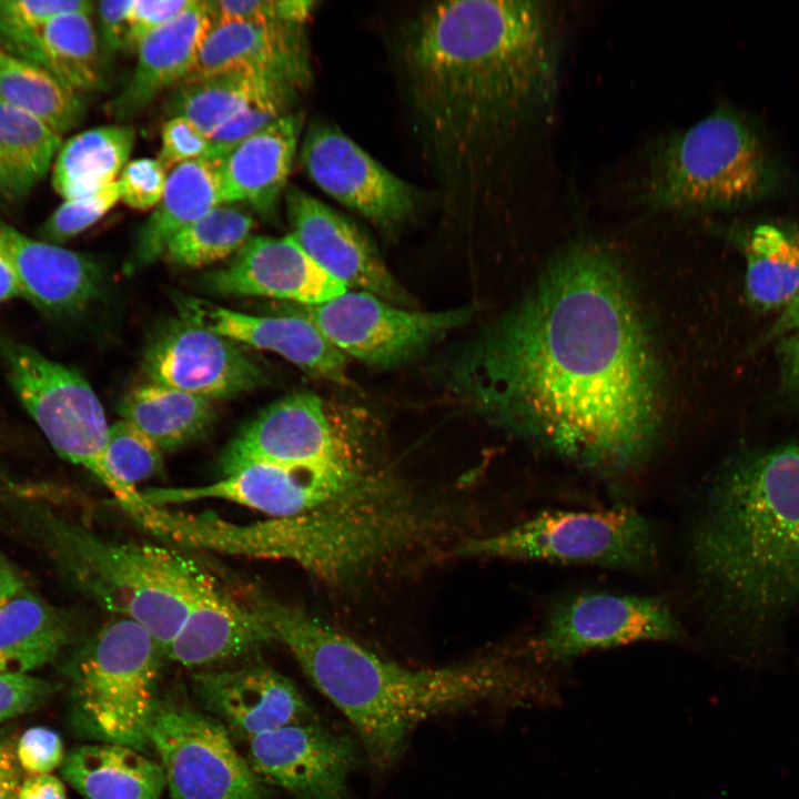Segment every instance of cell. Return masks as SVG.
Listing matches in <instances>:
<instances>
[{"label":"cell","mask_w":799,"mask_h":799,"mask_svg":"<svg viewBox=\"0 0 799 799\" xmlns=\"http://www.w3.org/2000/svg\"><path fill=\"white\" fill-rule=\"evenodd\" d=\"M445 382L492 425L604 481L637 472L661 439L654 338L621 264L596 244L560 253L458 350Z\"/></svg>","instance_id":"cell-1"},{"label":"cell","mask_w":799,"mask_h":799,"mask_svg":"<svg viewBox=\"0 0 799 799\" xmlns=\"http://www.w3.org/2000/svg\"><path fill=\"white\" fill-rule=\"evenodd\" d=\"M404 54L428 136L462 165L544 111L555 93L554 24L538 1L435 3L412 27Z\"/></svg>","instance_id":"cell-2"},{"label":"cell","mask_w":799,"mask_h":799,"mask_svg":"<svg viewBox=\"0 0 799 799\" xmlns=\"http://www.w3.org/2000/svg\"><path fill=\"white\" fill-rule=\"evenodd\" d=\"M710 627L763 660L799 605V444L747 449L714 475L689 538Z\"/></svg>","instance_id":"cell-3"},{"label":"cell","mask_w":799,"mask_h":799,"mask_svg":"<svg viewBox=\"0 0 799 799\" xmlns=\"http://www.w3.org/2000/svg\"><path fill=\"white\" fill-rule=\"evenodd\" d=\"M244 600L272 640L292 653L313 685L351 722L371 761L391 767L433 716L484 704L552 699L545 675L519 653H495L441 668L412 669L377 656L299 607L250 587Z\"/></svg>","instance_id":"cell-4"},{"label":"cell","mask_w":799,"mask_h":799,"mask_svg":"<svg viewBox=\"0 0 799 799\" xmlns=\"http://www.w3.org/2000/svg\"><path fill=\"white\" fill-rule=\"evenodd\" d=\"M414 519L400 498L346 503L249 524L156 507L149 530L200 549L291 560L327 581H341L407 542Z\"/></svg>","instance_id":"cell-5"},{"label":"cell","mask_w":799,"mask_h":799,"mask_svg":"<svg viewBox=\"0 0 799 799\" xmlns=\"http://www.w3.org/2000/svg\"><path fill=\"white\" fill-rule=\"evenodd\" d=\"M64 577L105 609L144 627L162 655L192 603L214 580L161 546L103 538L43 506L23 512Z\"/></svg>","instance_id":"cell-6"},{"label":"cell","mask_w":799,"mask_h":799,"mask_svg":"<svg viewBox=\"0 0 799 799\" xmlns=\"http://www.w3.org/2000/svg\"><path fill=\"white\" fill-rule=\"evenodd\" d=\"M783 172L754 122L728 104L657 142L639 186L651 211L744 209L777 194Z\"/></svg>","instance_id":"cell-7"},{"label":"cell","mask_w":799,"mask_h":799,"mask_svg":"<svg viewBox=\"0 0 799 799\" xmlns=\"http://www.w3.org/2000/svg\"><path fill=\"white\" fill-rule=\"evenodd\" d=\"M161 650L136 621L118 617L104 624L68 665L71 722L97 742L146 754L156 695Z\"/></svg>","instance_id":"cell-8"},{"label":"cell","mask_w":799,"mask_h":799,"mask_svg":"<svg viewBox=\"0 0 799 799\" xmlns=\"http://www.w3.org/2000/svg\"><path fill=\"white\" fill-rule=\"evenodd\" d=\"M368 423L357 409L311 392L287 395L265 407L227 445L224 475L265 464L355 485H378L366 463Z\"/></svg>","instance_id":"cell-9"},{"label":"cell","mask_w":799,"mask_h":799,"mask_svg":"<svg viewBox=\"0 0 799 799\" xmlns=\"http://www.w3.org/2000/svg\"><path fill=\"white\" fill-rule=\"evenodd\" d=\"M0 348L10 385L55 452L90 471L136 517L145 502L141 492L120 484L107 468L110 426L88 381L26 344L0 338Z\"/></svg>","instance_id":"cell-10"},{"label":"cell","mask_w":799,"mask_h":799,"mask_svg":"<svg viewBox=\"0 0 799 799\" xmlns=\"http://www.w3.org/2000/svg\"><path fill=\"white\" fill-rule=\"evenodd\" d=\"M462 556L587 564L640 572L657 559V535L630 508L549 510L512 528L469 539Z\"/></svg>","instance_id":"cell-11"},{"label":"cell","mask_w":799,"mask_h":799,"mask_svg":"<svg viewBox=\"0 0 799 799\" xmlns=\"http://www.w3.org/2000/svg\"><path fill=\"white\" fill-rule=\"evenodd\" d=\"M281 313L311 321L343 354L381 368L398 366L423 354L471 321V306L423 312L398 306L363 291L316 305L286 303Z\"/></svg>","instance_id":"cell-12"},{"label":"cell","mask_w":799,"mask_h":799,"mask_svg":"<svg viewBox=\"0 0 799 799\" xmlns=\"http://www.w3.org/2000/svg\"><path fill=\"white\" fill-rule=\"evenodd\" d=\"M148 737L171 799H267V787L215 718L175 701H158Z\"/></svg>","instance_id":"cell-13"},{"label":"cell","mask_w":799,"mask_h":799,"mask_svg":"<svg viewBox=\"0 0 799 799\" xmlns=\"http://www.w3.org/2000/svg\"><path fill=\"white\" fill-rule=\"evenodd\" d=\"M681 634L658 598L584 591L552 607L529 650L540 664L563 663L585 653L641 641H668Z\"/></svg>","instance_id":"cell-14"},{"label":"cell","mask_w":799,"mask_h":799,"mask_svg":"<svg viewBox=\"0 0 799 799\" xmlns=\"http://www.w3.org/2000/svg\"><path fill=\"white\" fill-rule=\"evenodd\" d=\"M309 178L342 205L383 231H393L417 212V189L374 160L336 125L309 124L301 146Z\"/></svg>","instance_id":"cell-15"},{"label":"cell","mask_w":799,"mask_h":799,"mask_svg":"<svg viewBox=\"0 0 799 799\" xmlns=\"http://www.w3.org/2000/svg\"><path fill=\"white\" fill-rule=\"evenodd\" d=\"M142 370L150 383L210 400L230 398L266 381L237 342L181 311L151 337Z\"/></svg>","instance_id":"cell-16"},{"label":"cell","mask_w":799,"mask_h":799,"mask_svg":"<svg viewBox=\"0 0 799 799\" xmlns=\"http://www.w3.org/2000/svg\"><path fill=\"white\" fill-rule=\"evenodd\" d=\"M246 760L267 787L295 799H350L347 781L358 761L356 742L315 719L260 734Z\"/></svg>","instance_id":"cell-17"},{"label":"cell","mask_w":799,"mask_h":799,"mask_svg":"<svg viewBox=\"0 0 799 799\" xmlns=\"http://www.w3.org/2000/svg\"><path fill=\"white\" fill-rule=\"evenodd\" d=\"M152 505L225 499L272 517H289L346 503H367L377 492L370 486L265 464L251 465L221 481L195 487L149 488L141 492Z\"/></svg>","instance_id":"cell-18"},{"label":"cell","mask_w":799,"mask_h":799,"mask_svg":"<svg viewBox=\"0 0 799 799\" xmlns=\"http://www.w3.org/2000/svg\"><path fill=\"white\" fill-rule=\"evenodd\" d=\"M283 195L291 235L318 266L348 290L406 309L414 305L371 240L348 218L294 185Z\"/></svg>","instance_id":"cell-19"},{"label":"cell","mask_w":799,"mask_h":799,"mask_svg":"<svg viewBox=\"0 0 799 799\" xmlns=\"http://www.w3.org/2000/svg\"><path fill=\"white\" fill-rule=\"evenodd\" d=\"M203 285L221 295L266 296L301 305L321 304L348 291L291 234L250 237L225 266L204 276Z\"/></svg>","instance_id":"cell-20"},{"label":"cell","mask_w":799,"mask_h":799,"mask_svg":"<svg viewBox=\"0 0 799 799\" xmlns=\"http://www.w3.org/2000/svg\"><path fill=\"white\" fill-rule=\"evenodd\" d=\"M225 72L263 77L302 92L312 73L304 26L212 23L196 63L184 80Z\"/></svg>","instance_id":"cell-21"},{"label":"cell","mask_w":799,"mask_h":799,"mask_svg":"<svg viewBox=\"0 0 799 799\" xmlns=\"http://www.w3.org/2000/svg\"><path fill=\"white\" fill-rule=\"evenodd\" d=\"M195 692L229 731L251 738L291 724L313 719L296 686L276 670L257 665L203 672L194 678Z\"/></svg>","instance_id":"cell-22"},{"label":"cell","mask_w":799,"mask_h":799,"mask_svg":"<svg viewBox=\"0 0 799 799\" xmlns=\"http://www.w3.org/2000/svg\"><path fill=\"white\" fill-rule=\"evenodd\" d=\"M181 311L237 343L281 355L309 375L340 386L353 384L347 356L303 316L281 312L273 316L252 315L196 300L184 302Z\"/></svg>","instance_id":"cell-23"},{"label":"cell","mask_w":799,"mask_h":799,"mask_svg":"<svg viewBox=\"0 0 799 799\" xmlns=\"http://www.w3.org/2000/svg\"><path fill=\"white\" fill-rule=\"evenodd\" d=\"M0 237L13 266L21 296L54 314H72L94 301L102 271L91 257L31 239L0 221Z\"/></svg>","instance_id":"cell-24"},{"label":"cell","mask_w":799,"mask_h":799,"mask_svg":"<svg viewBox=\"0 0 799 799\" xmlns=\"http://www.w3.org/2000/svg\"><path fill=\"white\" fill-rule=\"evenodd\" d=\"M211 26L205 1L194 0L174 20L146 36L135 50L131 78L109 104L111 115L130 120L161 92L181 83L192 72Z\"/></svg>","instance_id":"cell-25"},{"label":"cell","mask_w":799,"mask_h":799,"mask_svg":"<svg viewBox=\"0 0 799 799\" xmlns=\"http://www.w3.org/2000/svg\"><path fill=\"white\" fill-rule=\"evenodd\" d=\"M303 125V112L292 111L233 148L221 160L223 203H246L274 221Z\"/></svg>","instance_id":"cell-26"},{"label":"cell","mask_w":799,"mask_h":799,"mask_svg":"<svg viewBox=\"0 0 799 799\" xmlns=\"http://www.w3.org/2000/svg\"><path fill=\"white\" fill-rule=\"evenodd\" d=\"M271 640L257 617L213 581L192 603L164 655L194 667L243 656Z\"/></svg>","instance_id":"cell-27"},{"label":"cell","mask_w":799,"mask_h":799,"mask_svg":"<svg viewBox=\"0 0 799 799\" xmlns=\"http://www.w3.org/2000/svg\"><path fill=\"white\" fill-rule=\"evenodd\" d=\"M221 160H193L171 170L160 202L138 232L125 264L128 272L143 269L162 257L174 235L223 203Z\"/></svg>","instance_id":"cell-28"},{"label":"cell","mask_w":799,"mask_h":799,"mask_svg":"<svg viewBox=\"0 0 799 799\" xmlns=\"http://www.w3.org/2000/svg\"><path fill=\"white\" fill-rule=\"evenodd\" d=\"M60 770L85 799H160L166 787L159 762L118 744L73 748L65 754Z\"/></svg>","instance_id":"cell-29"},{"label":"cell","mask_w":799,"mask_h":799,"mask_svg":"<svg viewBox=\"0 0 799 799\" xmlns=\"http://www.w3.org/2000/svg\"><path fill=\"white\" fill-rule=\"evenodd\" d=\"M90 16L54 17L9 54L43 68L78 93L102 90L104 59Z\"/></svg>","instance_id":"cell-30"},{"label":"cell","mask_w":799,"mask_h":799,"mask_svg":"<svg viewBox=\"0 0 799 799\" xmlns=\"http://www.w3.org/2000/svg\"><path fill=\"white\" fill-rule=\"evenodd\" d=\"M736 233L746 260L745 294L758 312L783 309L799 291V225L759 223Z\"/></svg>","instance_id":"cell-31"},{"label":"cell","mask_w":799,"mask_h":799,"mask_svg":"<svg viewBox=\"0 0 799 799\" xmlns=\"http://www.w3.org/2000/svg\"><path fill=\"white\" fill-rule=\"evenodd\" d=\"M71 631L64 613L27 589L0 609V672L29 674L52 663Z\"/></svg>","instance_id":"cell-32"},{"label":"cell","mask_w":799,"mask_h":799,"mask_svg":"<svg viewBox=\"0 0 799 799\" xmlns=\"http://www.w3.org/2000/svg\"><path fill=\"white\" fill-rule=\"evenodd\" d=\"M135 131L112 124L82 131L59 149L52 164V186L71 200L99 192L112 183L128 163Z\"/></svg>","instance_id":"cell-33"},{"label":"cell","mask_w":799,"mask_h":799,"mask_svg":"<svg viewBox=\"0 0 799 799\" xmlns=\"http://www.w3.org/2000/svg\"><path fill=\"white\" fill-rule=\"evenodd\" d=\"M118 412L161 451L178 449L198 439L215 417L212 400L152 383L125 394Z\"/></svg>","instance_id":"cell-34"},{"label":"cell","mask_w":799,"mask_h":799,"mask_svg":"<svg viewBox=\"0 0 799 799\" xmlns=\"http://www.w3.org/2000/svg\"><path fill=\"white\" fill-rule=\"evenodd\" d=\"M62 135L0 101V201L29 195L52 168Z\"/></svg>","instance_id":"cell-35"},{"label":"cell","mask_w":799,"mask_h":799,"mask_svg":"<svg viewBox=\"0 0 799 799\" xmlns=\"http://www.w3.org/2000/svg\"><path fill=\"white\" fill-rule=\"evenodd\" d=\"M0 101L61 135L84 115L80 93L43 68L4 51L0 53Z\"/></svg>","instance_id":"cell-36"},{"label":"cell","mask_w":799,"mask_h":799,"mask_svg":"<svg viewBox=\"0 0 799 799\" xmlns=\"http://www.w3.org/2000/svg\"><path fill=\"white\" fill-rule=\"evenodd\" d=\"M273 84L285 83L242 72L186 79L174 87L165 108L170 118H186L211 138Z\"/></svg>","instance_id":"cell-37"},{"label":"cell","mask_w":799,"mask_h":799,"mask_svg":"<svg viewBox=\"0 0 799 799\" xmlns=\"http://www.w3.org/2000/svg\"><path fill=\"white\" fill-rule=\"evenodd\" d=\"M254 219L222 203L172 237L162 257L183 267H200L234 255L251 237Z\"/></svg>","instance_id":"cell-38"},{"label":"cell","mask_w":799,"mask_h":799,"mask_svg":"<svg viewBox=\"0 0 799 799\" xmlns=\"http://www.w3.org/2000/svg\"><path fill=\"white\" fill-rule=\"evenodd\" d=\"M105 464L115 481L135 488L138 483L160 471L161 448L135 426L121 419L109 427Z\"/></svg>","instance_id":"cell-39"},{"label":"cell","mask_w":799,"mask_h":799,"mask_svg":"<svg viewBox=\"0 0 799 799\" xmlns=\"http://www.w3.org/2000/svg\"><path fill=\"white\" fill-rule=\"evenodd\" d=\"M300 93L292 87L273 84L257 94L211 136L218 159H223L243 140L291 113Z\"/></svg>","instance_id":"cell-40"},{"label":"cell","mask_w":799,"mask_h":799,"mask_svg":"<svg viewBox=\"0 0 799 799\" xmlns=\"http://www.w3.org/2000/svg\"><path fill=\"white\" fill-rule=\"evenodd\" d=\"M89 0H0V49L11 53L48 20L73 12L92 13Z\"/></svg>","instance_id":"cell-41"},{"label":"cell","mask_w":799,"mask_h":799,"mask_svg":"<svg viewBox=\"0 0 799 799\" xmlns=\"http://www.w3.org/2000/svg\"><path fill=\"white\" fill-rule=\"evenodd\" d=\"M121 200L118 181L85 196L63 200L39 230L43 241L58 244L82 233Z\"/></svg>","instance_id":"cell-42"},{"label":"cell","mask_w":799,"mask_h":799,"mask_svg":"<svg viewBox=\"0 0 799 799\" xmlns=\"http://www.w3.org/2000/svg\"><path fill=\"white\" fill-rule=\"evenodd\" d=\"M212 23L253 22L304 26L314 10L310 0L205 1Z\"/></svg>","instance_id":"cell-43"},{"label":"cell","mask_w":799,"mask_h":799,"mask_svg":"<svg viewBox=\"0 0 799 799\" xmlns=\"http://www.w3.org/2000/svg\"><path fill=\"white\" fill-rule=\"evenodd\" d=\"M200 159H218L211 138L189 119L171 117L161 130L158 161L165 170H172Z\"/></svg>","instance_id":"cell-44"},{"label":"cell","mask_w":799,"mask_h":799,"mask_svg":"<svg viewBox=\"0 0 799 799\" xmlns=\"http://www.w3.org/2000/svg\"><path fill=\"white\" fill-rule=\"evenodd\" d=\"M168 175L158 159L139 158L124 165L117 180L121 200L131 209L148 211L160 202Z\"/></svg>","instance_id":"cell-45"},{"label":"cell","mask_w":799,"mask_h":799,"mask_svg":"<svg viewBox=\"0 0 799 799\" xmlns=\"http://www.w3.org/2000/svg\"><path fill=\"white\" fill-rule=\"evenodd\" d=\"M20 767L28 775L51 773L61 767L65 752L60 736L47 727L27 729L16 742Z\"/></svg>","instance_id":"cell-46"},{"label":"cell","mask_w":799,"mask_h":799,"mask_svg":"<svg viewBox=\"0 0 799 799\" xmlns=\"http://www.w3.org/2000/svg\"><path fill=\"white\" fill-rule=\"evenodd\" d=\"M47 680L20 672H0V721L14 718L42 706L52 695Z\"/></svg>","instance_id":"cell-47"},{"label":"cell","mask_w":799,"mask_h":799,"mask_svg":"<svg viewBox=\"0 0 799 799\" xmlns=\"http://www.w3.org/2000/svg\"><path fill=\"white\" fill-rule=\"evenodd\" d=\"M193 2L194 0H132L128 14L125 49L135 51L146 36L174 20Z\"/></svg>","instance_id":"cell-48"},{"label":"cell","mask_w":799,"mask_h":799,"mask_svg":"<svg viewBox=\"0 0 799 799\" xmlns=\"http://www.w3.org/2000/svg\"><path fill=\"white\" fill-rule=\"evenodd\" d=\"M131 3L132 0H104L97 3L99 43L104 61L127 47L128 14Z\"/></svg>","instance_id":"cell-49"},{"label":"cell","mask_w":799,"mask_h":799,"mask_svg":"<svg viewBox=\"0 0 799 799\" xmlns=\"http://www.w3.org/2000/svg\"><path fill=\"white\" fill-rule=\"evenodd\" d=\"M775 343L781 390L799 403V332L788 334Z\"/></svg>","instance_id":"cell-50"},{"label":"cell","mask_w":799,"mask_h":799,"mask_svg":"<svg viewBox=\"0 0 799 799\" xmlns=\"http://www.w3.org/2000/svg\"><path fill=\"white\" fill-rule=\"evenodd\" d=\"M16 755V741L0 734V799H18L23 780Z\"/></svg>","instance_id":"cell-51"},{"label":"cell","mask_w":799,"mask_h":799,"mask_svg":"<svg viewBox=\"0 0 799 799\" xmlns=\"http://www.w3.org/2000/svg\"><path fill=\"white\" fill-rule=\"evenodd\" d=\"M18 799H67L64 783L52 773L28 775Z\"/></svg>","instance_id":"cell-52"},{"label":"cell","mask_w":799,"mask_h":799,"mask_svg":"<svg viewBox=\"0 0 799 799\" xmlns=\"http://www.w3.org/2000/svg\"><path fill=\"white\" fill-rule=\"evenodd\" d=\"M796 332H799V291L790 302L780 310L776 321L763 335L759 337L755 344V350Z\"/></svg>","instance_id":"cell-53"},{"label":"cell","mask_w":799,"mask_h":799,"mask_svg":"<svg viewBox=\"0 0 799 799\" xmlns=\"http://www.w3.org/2000/svg\"><path fill=\"white\" fill-rule=\"evenodd\" d=\"M26 590L23 577L0 550V609Z\"/></svg>","instance_id":"cell-54"},{"label":"cell","mask_w":799,"mask_h":799,"mask_svg":"<svg viewBox=\"0 0 799 799\" xmlns=\"http://www.w3.org/2000/svg\"><path fill=\"white\" fill-rule=\"evenodd\" d=\"M17 296H21L20 286L4 244L0 237V302Z\"/></svg>","instance_id":"cell-55"},{"label":"cell","mask_w":799,"mask_h":799,"mask_svg":"<svg viewBox=\"0 0 799 799\" xmlns=\"http://www.w3.org/2000/svg\"><path fill=\"white\" fill-rule=\"evenodd\" d=\"M2 51H3V50L0 49V53H1Z\"/></svg>","instance_id":"cell-56"}]
</instances>
